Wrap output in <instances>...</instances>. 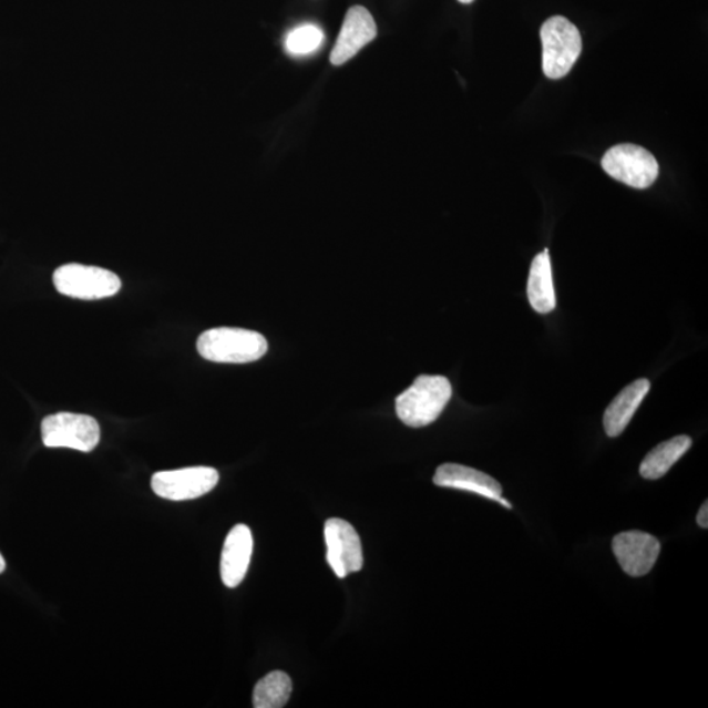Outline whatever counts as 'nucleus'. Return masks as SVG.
Returning <instances> with one entry per match:
<instances>
[{"mask_svg": "<svg viewBox=\"0 0 708 708\" xmlns=\"http://www.w3.org/2000/svg\"><path fill=\"white\" fill-rule=\"evenodd\" d=\"M377 38V24L371 13L362 6L349 9L345 23L331 53L334 66L352 60L360 50Z\"/></svg>", "mask_w": 708, "mask_h": 708, "instance_id": "10", "label": "nucleus"}, {"mask_svg": "<svg viewBox=\"0 0 708 708\" xmlns=\"http://www.w3.org/2000/svg\"><path fill=\"white\" fill-rule=\"evenodd\" d=\"M601 164L607 175L636 189L649 188L659 176L656 157L632 143L612 147Z\"/></svg>", "mask_w": 708, "mask_h": 708, "instance_id": "6", "label": "nucleus"}, {"mask_svg": "<svg viewBox=\"0 0 708 708\" xmlns=\"http://www.w3.org/2000/svg\"><path fill=\"white\" fill-rule=\"evenodd\" d=\"M291 679L281 670L270 671L256 684L253 702L255 708H281L289 702Z\"/></svg>", "mask_w": 708, "mask_h": 708, "instance_id": "16", "label": "nucleus"}, {"mask_svg": "<svg viewBox=\"0 0 708 708\" xmlns=\"http://www.w3.org/2000/svg\"><path fill=\"white\" fill-rule=\"evenodd\" d=\"M649 389L650 383L648 379L642 378L626 386V388L615 397L604 414L605 432L609 438H618L619 434L624 433Z\"/></svg>", "mask_w": 708, "mask_h": 708, "instance_id": "13", "label": "nucleus"}, {"mask_svg": "<svg viewBox=\"0 0 708 708\" xmlns=\"http://www.w3.org/2000/svg\"><path fill=\"white\" fill-rule=\"evenodd\" d=\"M697 522L700 527H708V503L705 502L698 512Z\"/></svg>", "mask_w": 708, "mask_h": 708, "instance_id": "18", "label": "nucleus"}, {"mask_svg": "<svg viewBox=\"0 0 708 708\" xmlns=\"http://www.w3.org/2000/svg\"><path fill=\"white\" fill-rule=\"evenodd\" d=\"M433 482L439 488L455 489L476 493L500 502L503 495L502 485L482 471L463 466V464L445 463L435 471Z\"/></svg>", "mask_w": 708, "mask_h": 708, "instance_id": "12", "label": "nucleus"}, {"mask_svg": "<svg viewBox=\"0 0 708 708\" xmlns=\"http://www.w3.org/2000/svg\"><path fill=\"white\" fill-rule=\"evenodd\" d=\"M254 550L253 533L247 525H236L226 536L220 557V577L227 588H236L246 577Z\"/></svg>", "mask_w": 708, "mask_h": 708, "instance_id": "11", "label": "nucleus"}, {"mask_svg": "<svg viewBox=\"0 0 708 708\" xmlns=\"http://www.w3.org/2000/svg\"><path fill=\"white\" fill-rule=\"evenodd\" d=\"M661 545L654 535L626 532L614 536L613 553L627 575L640 577L653 571Z\"/></svg>", "mask_w": 708, "mask_h": 708, "instance_id": "9", "label": "nucleus"}, {"mask_svg": "<svg viewBox=\"0 0 708 708\" xmlns=\"http://www.w3.org/2000/svg\"><path fill=\"white\" fill-rule=\"evenodd\" d=\"M4 570H6L4 557L2 556V554H0V574H3Z\"/></svg>", "mask_w": 708, "mask_h": 708, "instance_id": "19", "label": "nucleus"}, {"mask_svg": "<svg viewBox=\"0 0 708 708\" xmlns=\"http://www.w3.org/2000/svg\"><path fill=\"white\" fill-rule=\"evenodd\" d=\"M543 73L550 79L566 76L582 54L577 27L564 17L550 18L541 28Z\"/></svg>", "mask_w": 708, "mask_h": 708, "instance_id": "3", "label": "nucleus"}, {"mask_svg": "<svg viewBox=\"0 0 708 708\" xmlns=\"http://www.w3.org/2000/svg\"><path fill=\"white\" fill-rule=\"evenodd\" d=\"M458 2H460L462 4H470V3L474 2V0H458Z\"/></svg>", "mask_w": 708, "mask_h": 708, "instance_id": "20", "label": "nucleus"}, {"mask_svg": "<svg viewBox=\"0 0 708 708\" xmlns=\"http://www.w3.org/2000/svg\"><path fill=\"white\" fill-rule=\"evenodd\" d=\"M527 298L533 309L540 314H548L556 307L553 269L547 248L534 257L529 274Z\"/></svg>", "mask_w": 708, "mask_h": 708, "instance_id": "14", "label": "nucleus"}, {"mask_svg": "<svg viewBox=\"0 0 708 708\" xmlns=\"http://www.w3.org/2000/svg\"><path fill=\"white\" fill-rule=\"evenodd\" d=\"M325 538L327 562L335 575L345 578L363 566V554L359 534L349 522L330 519L326 522Z\"/></svg>", "mask_w": 708, "mask_h": 708, "instance_id": "8", "label": "nucleus"}, {"mask_svg": "<svg viewBox=\"0 0 708 708\" xmlns=\"http://www.w3.org/2000/svg\"><path fill=\"white\" fill-rule=\"evenodd\" d=\"M197 350L207 361L248 363L267 353L268 341L259 332L219 327L199 335Z\"/></svg>", "mask_w": 708, "mask_h": 708, "instance_id": "2", "label": "nucleus"}, {"mask_svg": "<svg viewBox=\"0 0 708 708\" xmlns=\"http://www.w3.org/2000/svg\"><path fill=\"white\" fill-rule=\"evenodd\" d=\"M325 32L315 24H302L291 30L285 39V50L290 55H310L324 45Z\"/></svg>", "mask_w": 708, "mask_h": 708, "instance_id": "17", "label": "nucleus"}, {"mask_svg": "<svg viewBox=\"0 0 708 708\" xmlns=\"http://www.w3.org/2000/svg\"><path fill=\"white\" fill-rule=\"evenodd\" d=\"M53 283L61 295L84 300L116 296L123 286L111 270L75 263L57 268Z\"/></svg>", "mask_w": 708, "mask_h": 708, "instance_id": "4", "label": "nucleus"}, {"mask_svg": "<svg viewBox=\"0 0 708 708\" xmlns=\"http://www.w3.org/2000/svg\"><path fill=\"white\" fill-rule=\"evenodd\" d=\"M691 443L689 435H677L675 439L660 443L650 450L642 462L640 475L648 481L663 478L688 452Z\"/></svg>", "mask_w": 708, "mask_h": 708, "instance_id": "15", "label": "nucleus"}, {"mask_svg": "<svg viewBox=\"0 0 708 708\" xmlns=\"http://www.w3.org/2000/svg\"><path fill=\"white\" fill-rule=\"evenodd\" d=\"M218 481V471L213 468L160 471L152 478V489L160 497L171 502H185L206 495L216 489Z\"/></svg>", "mask_w": 708, "mask_h": 708, "instance_id": "7", "label": "nucleus"}, {"mask_svg": "<svg viewBox=\"0 0 708 708\" xmlns=\"http://www.w3.org/2000/svg\"><path fill=\"white\" fill-rule=\"evenodd\" d=\"M100 425L88 414L59 412L41 423L42 442L47 448H68L90 453L100 442Z\"/></svg>", "mask_w": 708, "mask_h": 708, "instance_id": "5", "label": "nucleus"}, {"mask_svg": "<svg viewBox=\"0 0 708 708\" xmlns=\"http://www.w3.org/2000/svg\"><path fill=\"white\" fill-rule=\"evenodd\" d=\"M453 389L442 376H420L396 400L397 414L411 428H423L440 418L452 399Z\"/></svg>", "mask_w": 708, "mask_h": 708, "instance_id": "1", "label": "nucleus"}]
</instances>
